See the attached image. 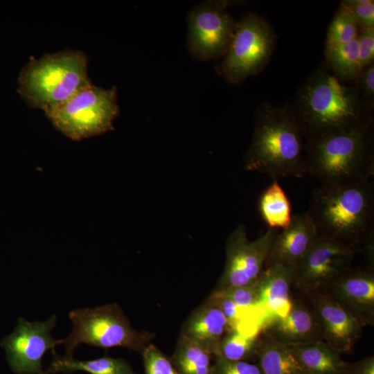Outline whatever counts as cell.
Instances as JSON below:
<instances>
[{
  "label": "cell",
  "instance_id": "1",
  "mask_svg": "<svg viewBox=\"0 0 374 374\" xmlns=\"http://www.w3.org/2000/svg\"><path fill=\"white\" fill-rule=\"evenodd\" d=\"M307 213L319 235L332 238L357 252L366 253L373 265L374 184L370 181L322 185L311 197Z\"/></svg>",
  "mask_w": 374,
  "mask_h": 374
},
{
  "label": "cell",
  "instance_id": "2",
  "mask_svg": "<svg viewBox=\"0 0 374 374\" xmlns=\"http://www.w3.org/2000/svg\"><path fill=\"white\" fill-rule=\"evenodd\" d=\"M305 166L322 185H344L370 181L374 157L368 127L324 135L305 145Z\"/></svg>",
  "mask_w": 374,
  "mask_h": 374
},
{
  "label": "cell",
  "instance_id": "3",
  "mask_svg": "<svg viewBox=\"0 0 374 374\" xmlns=\"http://www.w3.org/2000/svg\"><path fill=\"white\" fill-rule=\"evenodd\" d=\"M303 136L295 116L274 110L262 113L245 156V169L263 173L274 180L304 177L305 145Z\"/></svg>",
  "mask_w": 374,
  "mask_h": 374
},
{
  "label": "cell",
  "instance_id": "4",
  "mask_svg": "<svg viewBox=\"0 0 374 374\" xmlns=\"http://www.w3.org/2000/svg\"><path fill=\"white\" fill-rule=\"evenodd\" d=\"M18 92L46 114L91 82L87 58L79 51L46 54L29 62L19 76Z\"/></svg>",
  "mask_w": 374,
  "mask_h": 374
},
{
  "label": "cell",
  "instance_id": "5",
  "mask_svg": "<svg viewBox=\"0 0 374 374\" xmlns=\"http://www.w3.org/2000/svg\"><path fill=\"white\" fill-rule=\"evenodd\" d=\"M296 118L308 141L329 134L368 127L355 92L335 75L321 73L308 84Z\"/></svg>",
  "mask_w": 374,
  "mask_h": 374
},
{
  "label": "cell",
  "instance_id": "6",
  "mask_svg": "<svg viewBox=\"0 0 374 374\" xmlns=\"http://www.w3.org/2000/svg\"><path fill=\"white\" fill-rule=\"evenodd\" d=\"M69 317L73 330L60 343L66 347V358L73 357L74 350L81 344L106 350L123 347L141 354L154 338V333L134 329L116 303L77 309L71 311Z\"/></svg>",
  "mask_w": 374,
  "mask_h": 374
},
{
  "label": "cell",
  "instance_id": "7",
  "mask_svg": "<svg viewBox=\"0 0 374 374\" xmlns=\"http://www.w3.org/2000/svg\"><path fill=\"white\" fill-rule=\"evenodd\" d=\"M118 114L116 88L90 83L46 115L57 130L78 141L113 130Z\"/></svg>",
  "mask_w": 374,
  "mask_h": 374
},
{
  "label": "cell",
  "instance_id": "8",
  "mask_svg": "<svg viewBox=\"0 0 374 374\" xmlns=\"http://www.w3.org/2000/svg\"><path fill=\"white\" fill-rule=\"evenodd\" d=\"M274 44L269 26L257 15L249 13L237 23L218 73L233 84L257 73L269 58Z\"/></svg>",
  "mask_w": 374,
  "mask_h": 374
},
{
  "label": "cell",
  "instance_id": "9",
  "mask_svg": "<svg viewBox=\"0 0 374 374\" xmlns=\"http://www.w3.org/2000/svg\"><path fill=\"white\" fill-rule=\"evenodd\" d=\"M228 3L206 1L189 12L186 44L193 58L208 61L226 53L237 26L225 11Z\"/></svg>",
  "mask_w": 374,
  "mask_h": 374
},
{
  "label": "cell",
  "instance_id": "10",
  "mask_svg": "<svg viewBox=\"0 0 374 374\" xmlns=\"http://www.w3.org/2000/svg\"><path fill=\"white\" fill-rule=\"evenodd\" d=\"M278 229L267 230L255 240H248L246 229L240 224L228 238L226 263L216 290L250 285L262 273L267 258Z\"/></svg>",
  "mask_w": 374,
  "mask_h": 374
},
{
  "label": "cell",
  "instance_id": "11",
  "mask_svg": "<svg viewBox=\"0 0 374 374\" xmlns=\"http://www.w3.org/2000/svg\"><path fill=\"white\" fill-rule=\"evenodd\" d=\"M56 316L45 321L29 322L19 318L14 331L1 341L7 361L17 374H46L42 370V360L49 350L56 355L55 348L61 339L55 340L51 330L55 326Z\"/></svg>",
  "mask_w": 374,
  "mask_h": 374
},
{
  "label": "cell",
  "instance_id": "12",
  "mask_svg": "<svg viewBox=\"0 0 374 374\" xmlns=\"http://www.w3.org/2000/svg\"><path fill=\"white\" fill-rule=\"evenodd\" d=\"M355 253L335 239L319 235L296 266L293 286L304 294L323 290L350 267Z\"/></svg>",
  "mask_w": 374,
  "mask_h": 374
},
{
  "label": "cell",
  "instance_id": "13",
  "mask_svg": "<svg viewBox=\"0 0 374 374\" xmlns=\"http://www.w3.org/2000/svg\"><path fill=\"white\" fill-rule=\"evenodd\" d=\"M319 324L323 341L339 353L350 352L362 326L337 300L323 291L305 294Z\"/></svg>",
  "mask_w": 374,
  "mask_h": 374
},
{
  "label": "cell",
  "instance_id": "14",
  "mask_svg": "<svg viewBox=\"0 0 374 374\" xmlns=\"http://www.w3.org/2000/svg\"><path fill=\"white\" fill-rule=\"evenodd\" d=\"M321 291L337 300L362 327L374 325L373 267H350Z\"/></svg>",
  "mask_w": 374,
  "mask_h": 374
},
{
  "label": "cell",
  "instance_id": "15",
  "mask_svg": "<svg viewBox=\"0 0 374 374\" xmlns=\"http://www.w3.org/2000/svg\"><path fill=\"white\" fill-rule=\"evenodd\" d=\"M261 332L276 341L289 346L324 341L318 321L310 305L301 300H293L283 317L269 320Z\"/></svg>",
  "mask_w": 374,
  "mask_h": 374
},
{
  "label": "cell",
  "instance_id": "16",
  "mask_svg": "<svg viewBox=\"0 0 374 374\" xmlns=\"http://www.w3.org/2000/svg\"><path fill=\"white\" fill-rule=\"evenodd\" d=\"M318 235L317 228L307 212L293 215L290 224L278 232L265 268L275 265L296 267Z\"/></svg>",
  "mask_w": 374,
  "mask_h": 374
},
{
  "label": "cell",
  "instance_id": "17",
  "mask_svg": "<svg viewBox=\"0 0 374 374\" xmlns=\"http://www.w3.org/2000/svg\"><path fill=\"white\" fill-rule=\"evenodd\" d=\"M296 267L275 265L265 267L256 282L259 305L266 314L267 323L285 316L290 310Z\"/></svg>",
  "mask_w": 374,
  "mask_h": 374
},
{
  "label": "cell",
  "instance_id": "18",
  "mask_svg": "<svg viewBox=\"0 0 374 374\" xmlns=\"http://www.w3.org/2000/svg\"><path fill=\"white\" fill-rule=\"evenodd\" d=\"M229 330H231L224 314L208 298L189 314L180 334L201 344L215 357L222 339Z\"/></svg>",
  "mask_w": 374,
  "mask_h": 374
},
{
  "label": "cell",
  "instance_id": "19",
  "mask_svg": "<svg viewBox=\"0 0 374 374\" xmlns=\"http://www.w3.org/2000/svg\"><path fill=\"white\" fill-rule=\"evenodd\" d=\"M290 347L305 374H346V362L325 341Z\"/></svg>",
  "mask_w": 374,
  "mask_h": 374
},
{
  "label": "cell",
  "instance_id": "20",
  "mask_svg": "<svg viewBox=\"0 0 374 374\" xmlns=\"http://www.w3.org/2000/svg\"><path fill=\"white\" fill-rule=\"evenodd\" d=\"M256 359L262 374H305L290 346L262 332Z\"/></svg>",
  "mask_w": 374,
  "mask_h": 374
},
{
  "label": "cell",
  "instance_id": "21",
  "mask_svg": "<svg viewBox=\"0 0 374 374\" xmlns=\"http://www.w3.org/2000/svg\"><path fill=\"white\" fill-rule=\"evenodd\" d=\"M213 357L207 348L180 334L170 359L179 374H214Z\"/></svg>",
  "mask_w": 374,
  "mask_h": 374
},
{
  "label": "cell",
  "instance_id": "22",
  "mask_svg": "<svg viewBox=\"0 0 374 374\" xmlns=\"http://www.w3.org/2000/svg\"><path fill=\"white\" fill-rule=\"evenodd\" d=\"M85 371L89 374H137L124 359L103 356L95 359L79 361L73 357L53 356V361L46 373Z\"/></svg>",
  "mask_w": 374,
  "mask_h": 374
},
{
  "label": "cell",
  "instance_id": "23",
  "mask_svg": "<svg viewBox=\"0 0 374 374\" xmlns=\"http://www.w3.org/2000/svg\"><path fill=\"white\" fill-rule=\"evenodd\" d=\"M261 218L269 229H283L291 222V204L276 180L262 192L258 201Z\"/></svg>",
  "mask_w": 374,
  "mask_h": 374
},
{
  "label": "cell",
  "instance_id": "24",
  "mask_svg": "<svg viewBox=\"0 0 374 374\" xmlns=\"http://www.w3.org/2000/svg\"><path fill=\"white\" fill-rule=\"evenodd\" d=\"M260 332L244 335L235 330H229L222 339L215 357L231 362L256 359Z\"/></svg>",
  "mask_w": 374,
  "mask_h": 374
},
{
  "label": "cell",
  "instance_id": "25",
  "mask_svg": "<svg viewBox=\"0 0 374 374\" xmlns=\"http://www.w3.org/2000/svg\"><path fill=\"white\" fill-rule=\"evenodd\" d=\"M326 57L340 76L355 79L362 73L357 37L348 43L326 47Z\"/></svg>",
  "mask_w": 374,
  "mask_h": 374
},
{
  "label": "cell",
  "instance_id": "26",
  "mask_svg": "<svg viewBox=\"0 0 374 374\" xmlns=\"http://www.w3.org/2000/svg\"><path fill=\"white\" fill-rule=\"evenodd\" d=\"M358 26L352 10L342 3L328 27L326 47L346 44L356 39Z\"/></svg>",
  "mask_w": 374,
  "mask_h": 374
},
{
  "label": "cell",
  "instance_id": "27",
  "mask_svg": "<svg viewBox=\"0 0 374 374\" xmlns=\"http://www.w3.org/2000/svg\"><path fill=\"white\" fill-rule=\"evenodd\" d=\"M141 355L145 374H179L171 359L152 343Z\"/></svg>",
  "mask_w": 374,
  "mask_h": 374
},
{
  "label": "cell",
  "instance_id": "28",
  "mask_svg": "<svg viewBox=\"0 0 374 374\" xmlns=\"http://www.w3.org/2000/svg\"><path fill=\"white\" fill-rule=\"evenodd\" d=\"M215 290L222 292L239 306L248 308H262L259 305L256 283L250 285Z\"/></svg>",
  "mask_w": 374,
  "mask_h": 374
},
{
  "label": "cell",
  "instance_id": "29",
  "mask_svg": "<svg viewBox=\"0 0 374 374\" xmlns=\"http://www.w3.org/2000/svg\"><path fill=\"white\" fill-rule=\"evenodd\" d=\"M353 12L362 30L374 29V1L371 0H348L343 2Z\"/></svg>",
  "mask_w": 374,
  "mask_h": 374
},
{
  "label": "cell",
  "instance_id": "30",
  "mask_svg": "<svg viewBox=\"0 0 374 374\" xmlns=\"http://www.w3.org/2000/svg\"><path fill=\"white\" fill-rule=\"evenodd\" d=\"M214 374H262L258 364L246 361L231 362L215 357Z\"/></svg>",
  "mask_w": 374,
  "mask_h": 374
},
{
  "label": "cell",
  "instance_id": "31",
  "mask_svg": "<svg viewBox=\"0 0 374 374\" xmlns=\"http://www.w3.org/2000/svg\"><path fill=\"white\" fill-rule=\"evenodd\" d=\"M359 58L362 69L369 66L374 57V29L364 30L357 36Z\"/></svg>",
  "mask_w": 374,
  "mask_h": 374
},
{
  "label": "cell",
  "instance_id": "32",
  "mask_svg": "<svg viewBox=\"0 0 374 374\" xmlns=\"http://www.w3.org/2000/svg\"><path fill=\"white\" fill-rule=\"evenodd\" d=\"M346 374H374L373 355L346 365Z\"/></svg>",
  "mask_w": 374,
  "mask_h": 374
},
{
  "label": "cell",
  "instance_id": "33",
  "mask_svg": "<svg viewBox=\"0 0 374 374\" xmlns=\"http://www.w3.org/2000/svg\"><path fill=\"white\" fill-rule=\"evenodd\" d=\"M362 84L366 94L370 98L373 97L374 94V66L370 64L362 69Z\"/></svg>",
  "mask_w": 374,
  "mask_h": 374
}]
</instances>
